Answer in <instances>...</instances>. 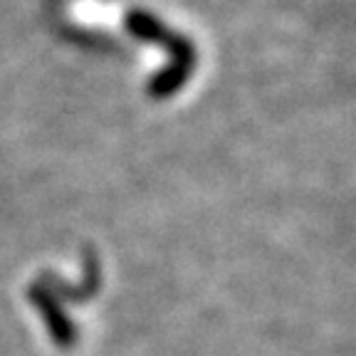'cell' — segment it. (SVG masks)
Segmentation results:
<instances>
[{"mask_svg":"<svg viewBox=\"0 0 356 356\" xmlns=\"http://www.w3.org/2000/svg\"><path fill=\"white\" fill-rule=\"evenodd\" d=\"M124 25H127V30L134 35V38H139L151 44H159V47L168 50L171 65L193 72L198 52H195L193 42H191L186 35L173 33V30L166 28L159 17L151 15V13H146V10H129L127 17H124Z\"/></svg>","mask_w":356,"mask_h":356,"instance_id":"6da1fadb","label":"cell"},{"mask_svg":"<svg viewBox=\"0 0 356 356\" xmlns=\"http://www.w3.org/2000/svg\"><path fill=\"white\" fill-rule=\"evenodd\" d=\"M28 297H30V302H33V307H38V312L42 314L44 327L50 332L52 341H55L57 346H62V349H70V346L77 341V327L72 324V319L67 317L62 302L40 282L30 284Z\"/></svg>","mask_w":356,"mask_h":356,"instance_id":"7a4b0ae2","label":"cell"}]
</instances>
